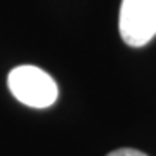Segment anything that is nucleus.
I'll use <instances>...</instances> for the list:
<instances>
[{
    "instance_id": "f257e3e1",
    "label": "nucleus",
    "mask_w": 156,
    "mask_h": 156,
    "mask_svg": "<svg viewBox=\"0 0 156 156\" xmlns=\"http://www.w3.org/2000/svg\"><path fill=\"white\" fill-rule=\"evenodd\" d=\"M7 83L12 95L30 108H49L57 99V85L54 78L37 66L14 68Z\"/></svg>"
},
{
    "instance_id": "f03ea898",
    "label": "nucleus",
    "mask_w": 156,
    "mask_h": 156,
    "mask_svg": "<svg viewBox=\"0 0 156 156\" xmlns=\"http://www.w3.org/2000/svg\"><path fill=\"white\" fill-rule=\"evenodd\" d=\"M118 24L127 45H146L156 35V0H122Z\"/></svg>"
},
{
    "instance_id": "7ed1b4c3",
    "label": "nucleus",
    "mask_w": 156,
    "mask_h": 156,
    "mask_svg": "<svg viewBox=\"0 0 156 156\" xmlns=\"http://www.w3.org/2000/svg\"><path fill=\"white\" fill-rule=\"evenodd\" d=\"M108 156H147V154H144L142 151L132 149V147H122V149H116L113 153H109Z\"/></svg>"
}]
</instances>
